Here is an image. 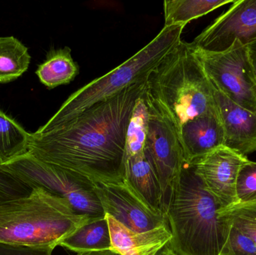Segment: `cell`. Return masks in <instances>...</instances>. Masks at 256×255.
Wrapping results in <instances>:
<instances>
[{
	"label": "cell",
	"mask_w": 256,
	"mask_h": 255,
	"mask_svg": "<svg viewBox=\"0 0 256 255\" xmlns=\"http://www.w3.org/2000/svg\"><path fill=\"white\" fill-rule=\"evenodd\" d=\"M106 218L110 231L112 250L122 255H158L172 239L168 224L138 233L127 229L108 214Z\"/></svg>",
	"instance_id": "5bb4252c"
},
{
	"label": "cell",
	"mask_w": 256,
	"mask_h": 255,
	"mask_svg": "<svg viewBox=\"0 0 256 255\" xmlns=\"http://www.w3.org/2000/svg\"><path fill=\"white\" fill-rule=\"evenodd\" d=\"M0 166L31 188L42 189L66 199L81 215L92 220L106 217L93 182L87 178L44 163L28 153Z\"/></svg>",
	"instance_id": "8992f818"
},
{
	"label": "cell",
	"mask_w": 256,
	"mask_h": 255,
	"mask_svg": "<svg viewBox=\"0 0 256 255\" xmlns=\"http://www.w3.org/2000/svg\"><path fill=\"white\" fill-rule=\"evenodd\" d=\"M184 27L164 25L153 40L121 65L73 93L38 131L46 132L61 127L94 105L112 98L130 85L146 80L150 71L182 41Z\"/></svg>",
	"instance_id": "5b68a950"
},
{
	"label": "cell",
	"mask_w": 256,
	"mask_h": 255,
	"mask_svg": "<svg viewBox=\"0 0 256 255\" xmlns=\"http://www.w3.org/2000/svg\"><path fill=\"white\" fill-rule=\"evenodd\" d=\"M238 202H256V163L246 160L240 168L236 184Z\"/></svg>",
	"instance_id": "603a6c76"
},
{
	"label": "cell",
	"mask_w": 256,
	"mask_h": 255,
	"mask_svg": "<svg viewBox=\"0 0 256 255\" xmlns=\"http://www.w3.org/2000/svg\"><path fill=\"white\" fill-rule=\"evenodd\" d=\"M52 247H26L0 244V255H52Z\"/></svg>",
	"instance_id": "484cf974"
},
{
	"label": "cell",
	"mask_w": 256,
	"mask_h": 255,
	"mask_svg": "<svg viewBox=\"0 0 256 255\" xmlns=\"http://www.w3.org/2000/svg\"><path fill=\"white\" fill-rule=\"evenodd\" d=\"M230 226L228 240L220 255H256V245L252 240L236 226Z\"/></svg>",
	"instance_id": "d4e9b609"
},
{
	"label": "cell",
	"mask_w": 256,
	"mask_h": 255,
	"mask_svg": "<svg viewBox=\"0 0 256 255\" xmlns=\"http://www.w3.org/2000/svg\"><path fill=\"white\" fill-rule=\"evenodd\" d=\"M248 157L220 147L194 163L195 172L222 209L237 205L236 184Z\"/></svg>",
	"instance_id": "8fae6325"
},
{
	"label": "cell",
	"mask_w": 256,
	"mask_h": 255,
	"mask_svg": "<svg viewBox=\"0 0 256 255\" xmlns=\"http://www.w3.org/2000/svg\"><path fill=\"white\" fill-rule=\"evenodd\" d=\"M31 133L0 109V166L28 152Z\"/></svg>",
	"instance_id": "ffe728a7"
},
{
	"label": "cell",
	"mask_w": 256,
	"mask_h": 255,
	"mask_svg": "<svg viewBox=\"0 0 256 255\" xmlns=\"http://www.w3.org/2000/svg\"><path fill=\"white\" fill-rule=\"evenodd\" d=\"M33 189L0 166V205L27 197Z\"/></svg>",
	"instance_id": "cb8c5ba5"
},
{
	"label": "cell",
	"mask_w": 256,
	"mask_h": 255,
	"mask_svg": "<svg viewBox=\"0 0 256 255\" xmlns=\"http://www.w3.org/2000/svg\"><path fill=\"white\" fill-rule=\"evenodd\" d=\"M28 48L14 36L0 37V83H8L20 77L30 67Z\"/></svg>",
	"instance_id": "d6986e66"
},
{
	"label": "cell",
	"mask_w": 256,
	"mask_h": 255,
	"mask_svg": "<svg viewBox=\"0 0 256 255\" xmlns=\"http://www.w3.org/2000/svg\"><path fill=\"white\" fill-rule=\"evenodd\" d=\"M220 205L207 191L194 165L185 163L167 204L172 239L168 246L179 255H220L230 235V223Z\"/></svg>",
	"instance_id": "7a4b0ae2"
},
{
	"label": "cell",
	"mask_w": 256,
	"mask_h": 255,
	"mask_svg": "<svg viewBox=\"0 0 256 255\" xmlns=\"http://www.w3.org/2000/svg\"><path fill=\"white\" fill-rule=\"evenodd\" d=\"M76 255H122L114 250H104V251L86 252V253H78Z\"/></svg>",
	"instance_id": "83f0119b"
},
{
	"label": "cell",
	"mask_w": 256,
	"mask_h": 255,
	"mask_svg": "<svg viewBox=\"0 0 256 255\" xmlns=\"http://www.w3.org/2000/svg\"><path fill=\"white\" fill-rule=\"evenodd\" d=\"M158 255H178L170 246L166 245L159 253Z\"/></svg>",
	"instance_id": "f1b7e54d"
},
{
	"label": "cell",
	"mask_w": 256,
	"mask_h": 255,
	"mask_svg": "<svg viewBox=\"0 0 256 255\" xmlns=\"http://www.w3.org/2000/svg\"><path fill=\"white\" fill-rule=\"evenodd\" d=\"M236 40L246 46L256 40V0H239L200 33L191 44L208 52L227 50Z\"/></svg>",
	"instance_id": "30bf717a"
},
{
	"label": "cell",
	"mask_w": 256,
	"mask_h": 255,
	"mask_svg": "<svg viewBox=\"0 0 256 255\" xmlns=\"http://www.w3.org/2000/svg\"><path fill=\"white\" fill-rule=\"evenodd\" d=\"M246 47H248L250 60L251 64H252V69H254L256 77V40L246 45Z\"/></svg>",
	"instance_id": "4316f807"
},
{
	"label": "cell",
	"mask_w": 256,
	"mask_h": 255,
	"mask_svg": "<svg viewBox=\"0 0 256 255\" xmlns=\"http://www.w3.org/2000/svg\"><path fill=\"white\" fill-rule=\"evenodd\" d=\"M147 103L149 124L144 154L159 181L166 212L170 196L186 163L176 127L148 100Z\"/></svg>",
	"instance_id": "ba28073f"
},
{
	"label": "cell",
	"mask_w": 256,
	"mask_h": 255,
	"mask_svg": "<svg viewBox=\"0 0 256 255\" xmlns=\"http://www.w3.org/2000/svg\"><path fill=\"white\" fill-rule=\"evenodd\" d=\"M105 214L134 232H148L168 225L166 216L152 210L126 182H93Z\"/></svg>",
	"instance_id": "9c48e42d"
},
{
	"label": "cell",
	"mask_w": 256,
	"mask_h": 255,
	"mask_svg": "<svg viewBox=\"0 0 256 255\" xmlns=\"http://www.w3.org/2000/svg\"><path fill=\"white\" fill-rule=\"evenodd\" d=\"M216 110L224 131V146L246 157L256 151V112L227 98L214 87Z\"/></svg>",
	"instance_id": "7c38bea8"
},
{
	"label": "cell",
	"mask_w": 256,
	"mask_h": 255,
	"mask_svg": "<svg viewBox=\"0 0 256 255\" xmlns=\"http://www.w3.org/2000/svg\"><path fill=\"white\" fill-rule=\"evenodd\" d=\"M146 82L128 87L61 127L31 133L28 154L92 182H124L128 126Z\"/></svg>",
	"instance_id": "6da1fadb"
},
{
	"label": "cell",
	"mask_w": 256,
	"mask_h": 255,
	"mask_svg": "<svg viewBox=\"0 0 256 255\" xmlns=\"http://www.w3.org/2000/svg\"><path fill=\"white\" fill-rule=\"evenodd\" d=\"M60 246L78 253L112 250L110 231L106 217L86 223L63 240Z\"/></svg>",
	"instance_id": "e0dca14e"
},
{
	"label": "cell",
	"mask_w": 256,
	"mask_h": 255,
	"mask_svg": "<svg viewBox=\"0 0 256 255\" xmlns=\"http://www.w3.org/2000/svg\"><path fill=\"white\" fill-rule=\"evenodd\" d=\"M79 73V64L74 60L68 46L50 49L36 71L40 82L48 89L70 83Z\"/></svg>",
	"instance_id": "2e32d148"
},
{
	"label": "cell",
	"mask_w": 256,
	"mask_h": 255,
	"mask_svg": "<svg viewBox=\"0 0 256 255\" xmlns=\"http://www.w3.org/2000/svg\"><path fill=\"white\" fill-rule=\"evenodd\" d=\"M90 221L66 199L34 188L27 197L0 205V244L55 249Z\"/></svg>",
	"instance_id": "277c9868"
},
{
	"label": "cell",
	"mask_w": 256,
	"mask_h": 255,
	"mask_svg": "<svg viewBox=\"0 0 256 255\" xmlns=\"http://www.w3.org/2000/svg\"><path fill=\"white\" fill-rule=\"evenodd\" d=\"M148 124V105L144 90L136 102L128 124L126 134V159L144 151Z\"/></svg>",
	"instance_id": "44dd1931"
},
{
	"label": "cell",
	"mask_w": 256,
	"mask_h": 255,
	"mask_svg": "<svg viewBox=\"0 0 256 255\" xmlns=\"http://www.w3.org/2000/svg\"><path fill=\"white\" fill-rule=\"evenodd\" d=\"M124 181L152 210L166 215L160 185L144 151L126 159Z\"/></svg>",
	"instance_id": "9a60e30c"
},
{
	"label": "cell",
	"mask_w": 256,
	"mask_h": 255,
	"mask_svg": "<svg viewBox=\"0 0 256 255\" xmlns=\"http://www.w3.org/2000/svg\"><path fill=\"white\" fill-rule=\"evenodd\" d=\"M144 94L178 134L185 123L216 109L213 85L191 43L182 40L149 73Z\"/></svg>",
	"instance_id": "3957f363"
},
{
	"label": "cell",
	"mask_w": 256,
	"mask_h": 255,
	"mask_svg": "<svg viewBox=\"0 0 256 255\" xmlns=\"http://www.w3.org/2000/svg\"><path fill=\"white\" fill-rule=\"evenodd\" d=\"M192 48L213 86L236 104L256 112V77L246 46L236 40L224 52Z\"/></svg>",
	"instance_id": "52a82bcc"
},
{
	"label": "cell",
	"mask_w": 256,
	"mask_h": 255,
	"mask_svg": "<svg viewBox=\"0 0 256 255\" xmlns=\"http://www.w3.org/2000/svg\"><path fill=\"white\" fill-rule=\"evenodd\" d=\"M178 136L186 164H194L224 146V128L218 110L208 112L185 123Z\"/></svg>",
	"instance_id": "4fadbf2b"
},
{
	"label": "cell",
	"mask_w": 256,
	"mask_h": 255,
	"mask_svg": "<svg viewBox=\"0 0 256 255\" xmlns=\"http://www.w3.org/2000/svg\"><path fill=\"white\" fill-rule=\"evenodd\" d=\"M234 0H166L164 2V25H182L204 16Z\"/></svg>",
	"instance_id": "ac0fdd59"
},
{
	"label": "cell",
	"mask_w": 256,
	"mask_h": 255,
	"mask_svg": "<svg viewBox=\"0 0 256 255\" xmlns=\"http://www.w3.org/2000/svg\"><path fill=\"white\" fill-rule=\"evenodd\" d=\"M221 217L252 240L256 245V202L237 204L220 211Z\"/></svg>",
	"instance_id": "7402d4cb"
}]
</instances>
